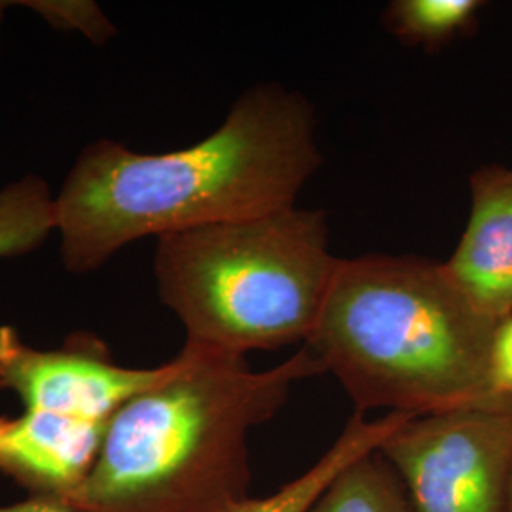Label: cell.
I'll return each instance as SVG.
<instances>
[{"label":"cell","instance_id":"obj_14","mask_svg":"<svg viewBox=\"0 0 512 512\" xmlns=\"http://www.w3.org/2000/svg\"><path fill=\"white\" fill-rule=\"evenodd\" d=\"M490 410L512 414V315L497 323L490 349Z\"/></svg>","mask_w":512,"mask_h":512},{"label":"cell","instance_id":"obj_3","mask_svg":"<svg viewBox=\"0 0 512 512\" xmlns=\"http://www.w3.org/2000/svg\"><path fill=\"white\" fill-rule=\"evenodd\" d=\"M497 323L444 262L340 258L306 346L359 412L418 418L490 410L488 368Z\"/></svg>","mask_w":512,"mask_h":512},{"label":"cell","instance_id":"obj_12","mask_svg":"<svg viewBox=\"0 0 512 512\" xmlns=\"http://www.w3.org/2000/svg\"><path fill=\"white\" fill-rule=\"evenodd\" d=\"M480 6L478 0H397L387 10V23L403 40L439 48L473 23Z\"/></svg>","mask_w":512,"mask_h":512},{"label":"cell","instance_id":"obj_17","mask_svg":"<svg viewBox=\"0 0 512 512\" xmlns=\"http://www.w3.org/2000/svg\"><path fill=\"white\" fill-rule=\"evenodd\" d=\"M507 512H512V475L511 486H509V499H507Z\"/></svg>","mask_w":512,"mask_h":512},{"label":"cell","instance_id":"obj_8","mask_svg":"<svg viewBox=\"0 0 512 512\" xmlns=\"http://www.w3.org/2000/svg\"><path fill=\"white\" fill-rule=\"evenodd\" d=\"M446 270L495 321L512 315V169L471 175V213Z\"/></svg>","mask_w":512,"mask_h":512},{"label":"cell","instance_id":"obj_2","mask_svg":"<svg viewBox=\"0 0 512 512\" xmlns=\"http://www.w3.org/2000/svg\"><path fill=\"white\" fill-rule=\"evenodd\" d=\"M308 346L268 370L184 342L160 382L110 420L76 512H230L249 497V439L296 384L323 374Z\"/></svg>","mask_w":512,"mask_h":512},{"label":"cell","instance_id":"obj_7","mask_svg":"<svg viewBox=\"0 0 512 512\" xmlns=\"http://www.w3.org/2000/svg\"><path fill=\"white\" fill-rule=\"evenodd\" d=\"M107 427L38 410L0 416V476L29 497L69 503L90 475Z\"/></svg>","mask_w":512,"mask_h":512},{"label":"cell","instance_id":"obj_5","mask_svg":"<svg viewBox=\"0 0 512 512\" xmlns=\"http://www.w3.org/2000/svg\"><path fill=\"white\" fill-rule=\"evenodd\" d=\"M378 452L412 512H507L512 414L465 408L408 418Z\"/></svg>","mask_w":512,"mask_h":512},{"label":"cell","instance_id":"obj_1","mask_svg":"<svg viewBox=\"0 0 512 512\" xmlns=\"http://www.w3.org/2000/svg\"><path fill=\"white\" fill-rule=\"evenodd\" d=\"M321 162L308 101L275 86L239 97L190 147L143 154L93 141L55 194L61 262L90 274L133 241L291 207Z\"/></svg>","mask_w":512,"mask_h":512},{"label":"cell","instance_id":"obj_16","mask_svg":"<svg viewBox=\"0 0 512 512\" xmlns=\"http://www.w3.org/2000/svg\"><path fill=\"white\" fill-rule=\"evenodd\" d=\"M8 6H10V2H2L0 0V29H2V21H4V14H6Z\"/></svg>","mask_w":512,"mask_h":512},{"label":"cell","instance_id":"obj_4","mask_svg":"<svg viewBox=\"0 0 512 512\" xmlns=\"http://www.w3.org/2000/svg\"><path fill=\"white\" fill-rule=\"evenodd\" d=\"M338 264L323 211L291 205L156 239L154 277L186 342L245 357L306 344Z\"/></svg>","mask_w":512,"mask_h":512},{"label":"cell","instance_id":"obj_9","mask_svg":"<svg viewBox=\"0 0 512 512\" xmlns=\"http://www.w3.org/2000/svg\"><path fill=\"white\" fill-rule=\"evenodd\" d=\"M406 414H385L368 420L365 412L355 410L340 435L302 475L283 484L274 494L247 497L230 512H308L330 480L346 465L366 454L378 452L404 421Z\"/></svg>","mask_w":512,"mask_h":512},{"label":"cell","instance_id":"obj_13","mask_svg":"<svg viewBox=\"0 0 512 512\" xmlns=\"http://www.w3.org/2000/svg\"><path fill=\"white\" fill-rule=\"evenodd\" d=\"M16 6L35 12L57 31L80 33L97 46L107 44L116 35L109 16L92 0H25L16 2Z\"/></svg>","mask_w":512,"mask_h":512},{"label":"cell","instance_id":"obj_11","mask_svg":"<svg viewBox=\"0 0 512 512\" xmlns=\"http://www.w3.org/2000/svg\"><path fill=\"white\" fill-rule=\"evenodd\" d=\"M55 234V194L35 173L0 188V260L35 253Z\"/></svg>","mask_w":512,"mask_h":512},{"label":"cell","instance_id":"obj_6","mask_svg":"<svg viewBox=\"0 0 512 512\" xmlns=\"http://www.w3.org/2000/svg\"><path fill=\"white\" fill-rule=\"evenodd\" d=\"M167 370L169 361L154 368L118 365L107 344L88 332H76L61 348L38 349L16 327L0 325V391L14 393L23 410L109 425Z\"/></svg>","mask_w":512,"mask_h":512},{"label":"cell","instance_id":"obj_15","mask_svg":"<svg viewBox=\"0 0 512 512\" xmlns=\"http://www.w3.org/2000/svg\"><path fill=\"white\" fill-rule=\"evenodd\" d=\"M0 512H76L71 505L50 497H27L19 503L0 505Z\"/></svg>","mask_w":512,"mask_h":512},{"label":"cell","instance_id":"obj_10","mask_svg":"<svg viewBox=\"0 0 512 512\" xmlns=\"http://www.w3.org/2000/svg\"><path fill=\"white\" fill-rule=\"evenodd\" d=\"M308 512H412L403 482L380 452L346 465Z\"/></svg>","mask_w":512,"mask_h":512}]
</instances>
